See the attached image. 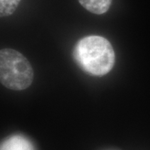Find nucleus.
Listing matches in <instances>:
<instances>
[{
    "instance_id": "obj_3",
    "label": "nucleus",
    "mask_w": 150,
    "mask_h": 150,
    "mask_svg": "<svg viewBox=\"0 0 150 150\" xmlns=\"http://www.w3.org/2000/svg\"><path fill=\"white\" fill-rule=\"evenodd\" d=\"M0 150H36L32 142L25 136L15 134L3 141Z\"/></svg>"
},
{
    "instance_id": "obj_5",
    "label": "nucleus",
    "mask_w": 150,
    "mask_h": 150,
    "mask_svg": "<svg viewBox=\"0 0 150 150\" xmlns=\"http://www.w3.org/2000/svg\"><path fill=\"white\" fill-rule=\"evenodd\" d=\"M21 0H0V14L1 17L12 15L18 7Z\"/></svg>"
},
{
    "instance_id": "obj_2",
    "label": "nucleus",
    "mask_w": 150,
    "mask_h": 150,
    "mask_svg": "<svg viewBox=\"0 0 150 150\" xmlns=\"http://www.w3.org/2000/svg\"><path fill=\"white\" fill-rule=\"evenodd\" d=\"M0 80L8 89L24 90L32 84L33 69L21 53L12 48H4L0 51Z\"/></svg>"
},
{
    "instance_id": "obj_4",
    "label": "nucleus",
    "mask_w": 150,
    "mask_h": 150,
    "mask_svg": "<svg viewBox=\"0 0 150 150\" xmlns=\"http://www.w3.org/2000/svg\"><path fill=\"white\" fill-rule=\"evenodd\" d=\"M86 10L97 15L105 13L109 9L112 0H79Z\"/></svg>"
},
{
    "instance_id": "obj_1",
    "label": "nucleus",
    "mask_w": 150,
    "mask_h": 150,
    "mask_svg": "<svg viewBox=\"0 0 150 150\" xmlns=\"http://www.w3.org/2000/svg\"><path fill=\"white\" fill-rule=\"evenodd\" d=\"M74 58L82 69L93 76L107 74L115 64L112 44L107 38L98 35L79 39L75 45Z\"/></svg>"
}]
</instances>
